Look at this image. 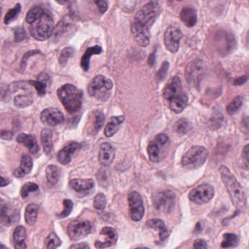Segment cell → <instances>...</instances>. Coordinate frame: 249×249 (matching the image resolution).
Masks as SVG:
<instances>
[{"instance_id":"1","label":"cell","mask_w":249,"mask_h":249,"mask_svg":"<svg viewBox=\"0 0 249 249\" xmlns=\"http://www.w3.org/2000/svg\"><path fill=\"white\" fill-rule=\"evenodd\" d=\"M219 173L233 205L239 211H246L247 198L241 185L227 166L221 165L219 167Z\"/></svg>"},{"instance_id":"37","label":"cell","mask_w":249,"mask_h":249,"mask_svg":"<svg viewBox=\"0 0 249 249\" xmlns=\"http://www.w3.org/2000/svg\"><path fill=\"white\" fill-rule=\"evenodd\" d=\"M34 102L33 95L30 94H19L14 98V103L18 108H25L31 106Z\"/></svg>"},{"instance_id":"17","label":"cell","mask_w":249,"mask_h":249,"mask_svg":"<svg viewBox=\"0 0 249 249\" xmlns=\"http://www.w3.org/2000/svg\"><path fill=\"white\" fill-rule=\"evenodd\" d=\"M65 120L63 113L55 107L45 109L40 113V121L43 124L51 127L61 124Z\"/></svg>"},{"instance_id":"9","label":"cell","mask_w":249,"mask_h":249,"mask_svg":"<svg viewBox=\"0 0 249 249\" xmlns=\"http://www.w3.org/2000/svg\"><path fill=\"white\" fill-rule=\"evenodd\" d=\"M214 42L217 50L223 56L231 53L237 46L234 35L225 30H220L215 33Z\"/></svg>"},{"instance_id":"52","label":"cell","mask_w":249,"mask_h":249,"mask_svg":"<svg viewBox=\"0 0 249 249\" xmlns=\"http://www.w3.org/2000/svg\"><path fill=\"white\" fill-rule=\"evenodd\" d=\"M95 4L98 6L99 11H100L102 14H105L107 11V8H108L107 2H106V1H103V0L95 1Z\"/></svg>"},{"instance_id":"57","label":"cell","mask_w":249,"mask_h":249,"mask_svg":"<svg viewBox=\"0 0 249 249\" xmlns=\"http://www.w3.org/2000/svg\"><path fill=\"white\" fill-rule=\"evenodd\" d=\"M10 180H8L0 176V187H5V186H8Z\"/></svg>"},{"instance_id":"32","label":"cell","mask_w":249,"mask_h":249,"mask_svg":"<svg viewBox=\"0 0 249 249\" xmlns=\"http://www.w3.org/2000/svg\"><path fill=\"white\" fill-rule=\"evenodd\" d=\"M41 138L42 145H43V151L46 155H50L52 154V150H53V133L52 130L47 128H45L41 131Z\"/></svg>"},{"instance_id":"44","label":"cell","mask_w":249,"mask_h":249,"mask_svg":"<svg viewBox=\"0 0 249 249\" xmlns=\"http://www.w3.org/2000/svg\"><path fill=\"white\" fill-rule=\"evenodd\" d=\"M94 208L97 211H103L107 205V199L104 194L99 193L94 199Z\"/></svg>"},{"instance_id":"51","label":"cell","mask_w":249,"mask_h":249,"mask_svg":"<svg viewBox=\"0 0 249 249\" xmlns=\"http://www.w3.org/2000/svg\"><path fill=\"white\" fill-rule=\"evenodd\" d=\"M26 38V32L21 27L15 30V40L17 42H21Z\"/></svg>"},{"instance_id":"56","label":"cell","mask_w":249,"mask_h":249,"mask_svg":"<svg viewBox=\"0 0 249 249\" xmlns=\"http://www.w3.org/2000/svg\"><path fill=\"white\" fill-rule=\"evenodd\" d=\"M155 59H156V52H153L151 54L149 55L148 56V63L149 65V66L152 67L154 66V63H155Z\"/></svg>"},{"instance_id":"27","label":"cell","mask_w":249,"mask_h":249,"mask_svg":"<svg viewBox=\"0 0 249 249\" xmlns=\"http://www.w3.org/2000/svg\"><path fill=\"white\" fill-rule=\"evenodd\" d=\"M189 102V97L187 94L183 91L180 95L173 97L169 100V106L170 110L176 113H180L186 108Z\"/></svg>"},{"instance_id":"3","label":"cell","mask_w":249,"mask_h":249,"mask_svg":"<svg viewBox=\"0 0 249 249\" xmlns=\"http://www.w3.org/2000/svg\"><path fill=\"white\" fill-rule=\"evenodd\" d=\"M53 17L50 13L43 12L30 24V32L31 36L39 41H44L52 36L53 32Z\"/></svg>"},{"instance_id":"46","label":"cell","mask_w":249,"mask_h":249,"mask_svg":"<svg viewBox=\"0 0 249 249\" xmlns=\"http://www.w3.org/2000/svg\"><path fill=\"white\" fill-rule=\"evenodd\" d=\"M11 91L10 87L0 82V101H7L9 99Z\"/></svg>"},{"instance_id":"43","label":"cell","mask_w":249,"mask_h":249,"mask_svg":"<svg viewBox=\"0 0 249 249\" xmlns=\"http://www.w3.org/2000/svg\"><path fill=\"white\" fill-rule=\"evenodd\" d=\"M74 53H75V50L72 48L68 47L64 49L61 52L59 59V62L61 66L66 65L68 60L74 56Z\"/></svg>"},{"instance_id":"7","label":"cell","mask_w":249,"mask_h":249,"mask_svg":"<svg viewBox=\"0 0 249 249\" xmlns=\"http://www.w3.org/2000/svg\"><path fill=\"white\" fill-rule=\"evenodd\" d=\"M205 73V66L203 61L195 59L189 62L185 70V77L190 87L199 89L201 82Z\"/></svg>"},{"instance_id":"58","label":"cell","mask_w":249,"mask_h":249,"mask_svg":"<svg viewBox=\"0 0 249 249\" xmlns=\"http://www.w3.org/2000/svg\"><path fill=\"white\" fill-rule=\"evenodd\" d=\"M0 249H9L8 247L5 246L3 244H0Z\"/></svg>"},{"instance_id":"20","label":"cell","mask_w":249,"mask_h":249,"mask_svg":"<svg viewBox=\"0 0 249 249\" xmlns=\"http://www.w3.org/2000/svg\"><path fill=\"white\" fill-rule=\"evenodd\" d=\"M183 92L181 81L178 76L172 78L170 83L164 87L162 91V95L165 100H170L176 96L180 95Z\"/></svg>"},{"instance_id":"47","label":"cell","mask_w":249,"mask_h":249,"mask_svg":"<svg viewBox=\"0 0 249 249\" xmlns=\"http://www.w3.org/2000/svg\"><path fill=\"white\" fill-rule=\"evenodd\" d=\"M169 69V63L167 62H163L162 65H161V68L159 70L158 72H157V75H156V78H157V80L158 81H163L164 78L167 76V72H168Z\"/></svg>"},{"instance_id":"5","label":"cell","mask_w":249,"mask_h":249,"mask_svg":"<svg viewBox=\"0 0 249 249\" xmlns=\"http://www.w3.org/2000/svg\"><path fill=\"white\" fill-rule=\"evenodd\" d=\"M208 157V151L205 147L195 145L182 157V166L188 170H196L205 164Z\"/></svg>"},{"instance_id":"13","label":"cell","mask_w":249,"mask_h":249,"mask_svg":"<svg viewBox=\"0 0 249 249\" xmlns=\"http://www.w3.org/2000/svg\"><path fill=\"white\" fill-rule=\"evenodd\" d=\"M215 195L214 188L211 185L202 184L191 191L189 198L191 202L197 205H205L213 198Z\"/></svg>"},{"instance_id":"34","label":"cell","mask_w":249,"mask_h":249,"mask_svg":"<svg viewBox=\"0 0 249 249\" xmlns=\"http://www.w3.org/2000/svg\"><path fill=\"white\" fill-rule=\"evenodd\" d=\"M39 206L36 204L32 203L27 205L25 210V217L26 223L28 225L33 226L36 224L37 219V215H38Z\"/></svg>"},{"instance_id":"38","label":"cell","mask_w":249,"mask_h":249,"mask_svg":"<svg viewBox=\"0 0 249 249\" xmlns=\"http://www.w3.org/2000/svg\"><path fill=\"white\" fill-rule=\"evenodd\" d=\"M239 237L237 234L233 233H226L224 234V240L221 243V247L224 249L235 248L239 244Z\"/></svg>"},{"instance_id":"49","label":"cell","mask_w":249,"mask_h":249,"mask_svg":"<svg viewBox=\"0 0 249 249\" xmlns=\"http://www.w3.org/2000/svg\"><path fill=\"white\" fill-rule=\"evenodd\" d=\"M249 145H246L243 148V152H242V160H243V167L246 170H249Z\"/></svg>"},{"instance_id":"2","label":"cell","mask_w":249,"mask_h":249,"mask_svg":"<svg viewBox=\"0 0 249 249\" xmlns=\"http://www.w3.org/2000/svg\"><path fill=\"white\" fill-rule=\"evenodd\" d=\"M57 96L69 113L79 111L82 106L83 92L72 84H65L57 90Z\"/></svg>"},{"instance_id":"25","label":"cell","mask_w":249,"mask_h":249,"mask_svg":"<svg viewBox=\"0 0 249 249\" xmlns=\"http://www.w3.org/2000/svg\"><path fill=\"white\" fill-rule=\"evenodd\" d=\"M17 141L18 143L22 144L26 148H28L29 151L31 154H37L40 150L38 143L33 135L21 133L17 136Z\"/></svg>"},{"instance_id":"6","label":"cell","mask_w":249,"mask_h":249,"mask_svg":"<svg viewBox=\"0 0 249 249\" xmlns=\"http://www.w3.org/2000/svg\"><path fill=\"white\" fill-rule=\"evenodd\" d=\"M161 13V8L157 2H148L144 5L135 17V22L149 30Z\"/></svg>"},{"instance_id":"21","label":"cell","mask_w":249,"mask_h":249,"mask_svg":"<svg viewBox=\"0 0 249 249\" xmlns=\"http://www.w3.org/2000/svg\"><path fill=\"white\" fill-rule=\"evenodd\" d=\"M81 144L78 142H70L58 153V161L63 165L69 164L72 160V156L81 148Z\"/></svg>"},{"instance_id":"4","label":"cell","mask_w":249,"mask_h":249,"mask_svg":"<svg viewBox=\"0 0 249 249\" xmlns=\"http://www.w3.org/2000/svg\"><path fill=\"white\" fill-rule=\"evenodd\" d=\"M113 84L111 80L103 75H97L93 78L88 86V93L90 97L100 101L106 102L111 96Z\"/></svg>"},{"instance_id":"11","label":"cell","mask_w":249,"mask_h":249,"mask_svg":"<svg viewBox=\"0 0 249 249\" xmlns=\"http://www.w3.org/2000/svg\"><path fill=\"white\" fill-rule=\"evenodd\" d=\"M169 137L165 134H160L156 137L154 141L148 144V151L149 160L153 162H158L162 157L163 153L168 145Z\"/></svg>"},{"instance_id":"60","label":"cell","mask_w":249,"mask_h":249,"mask_svg":"<svg viewBox=\"0 0 249 249\" xmlns=\"http://www.w3.org/2000/svg\"><path fill=\"white\" fill-rule=\"evenodd\" d=\"M0 16H1V8H0Z\"/></svg>"},{"instance_id":"18","label":"cell","mask_w":249,"mask_h":249,"mask_svg":"<svg viewBox=\"0 0 249 249\" xmlns=\"http://www.w3.org/2000/svg\"><path fill=\"white\" fill-rule=\"evenodd\" d=\"M105 114L101 110H94L90 113L87 124V131L89 135L99 133L105 123Z\"/></svg>"},{"instance_id":"31","label":"cell","mask_w":249,"mask_h":249,"mask_svg":"<svg viewBox=\"0 0 249 249\" xmlns=\"http://www.w3.org/2000/svg\"><path fill=\"white\" fill-rule=\"evenodd\" d=\"M103 49L100 46H94L92 47L89 48L86 51L84 56L81 58V68L84 70L85 72H87L89 69L90 59L93 55L101 54L103 53Z\"/></svg>"},{"instance_id":"48","label":"cell","mask_w":249,"mask_h":249,"mask_svg":"<svg viewBox=\"0 0 249 249\" xmlns=\"http://www.w3.org/2000/svg\"><path fill=\"white\" fill-rule=\"evenodd\" d=\"M41 52L40 51L33 50L30 51V52H27L23 56L22 60L21 62V71H24L26 69V67L27 65V61L32 56H36L37 54H40Z\"/></svg>"},{"instance_id":"59","label":"cell","mask_w":249,"mask_h":249,"mask_svg":"<svg viewBox=\"0 0 249 249\" xmlns=\"http://www.w3.org/2000/svg\"><path fill=\"white\" fill-rule=\"evenodd\" d=\"M148 249V248H145V247H140V248H137V249Z\"/></svg>"},{"instance_id":"10","label":"cell","mask_w":249,"mask_h":249,"mask_svg":"<svg viewBox=\"0 0 249 249\" xmlns=\"http://www.w3.org/2000/svg\"><path fill=\"white\" fill-rule=\"evenodd\" d=\"M176 195L172 191L165 190L157 192L153 196V203L156 209L164 213L172 212L176 205Z\"/></svg>"},{"instance_id":"28","label":"cell","mask_w":249,"mask_h":249,"mask_svg":"<svg viewBox=\"0 0 249 249\" xmlns=\"http://www.w3.org/2000/svg\"><path fill=\"white\" fill-rule=\"evenodd\" d=\"M33 167V159L28 155L23 156L20 167L14 171V176L21 178L31 173Z\"/></svg>"},{"instance_id":"50","label":"cell","mask_w":249,"mask_h":249,"mask_svg":"<svg viewBox=\"0 0 249 249\" xmlns=\"http://www.w3.org/2000/svg\"><path fill=\"white\" fill-rule=\"evenodd\" d=\"M223 118L222 115L221 113H215L213 116L212 119H211V124L213 128L218 127L222 123Z\"/></svg>"},{"instance_id":"54","label":"cell","mask_w":249,"mask_h":249,"mask_svg":"<svg viewBox=\"0 0 249 249\" xmlns=\"http://www.w3.org/2000/svg\"><path fill=\"white\" fill-rule=\"evenodd\" d=\"M248 81L247 75H243V76L240 77V78H236L233 81V85L234 86H241L243 84H246Z\"/></svg>"},{"instance_id":"8","label":"cell","mask_w":249,"mask_h":249,"mask_svg":"<svg viewBox=\"0 0 249 249\" xmlns=\"http://www.w3.org/2000/svg\"><path fill=\"white\" fill-rule=\"evenodd\" d=\"M19 218L20 211L18 207L0 197V224L10 227L17 224Z\"/></svg>"},{"instance_id":"26","label":"cell","mask_w":249,"mask_h":249,"mask_svg":"<svg viewBox=\"0 0 249 249\" xmlns=\"http://www.w3.org/2000/svg\"><path fill=\"white\" fill-rule=\"evenodd\" d=\"M180 21L189 28L195 27L197 23L196 10L192 7H185L180 12Z\"/></svg>"},{"instance_id":"24","label":"cell","mask_w":249,"mask_h":249,"mask_svg":"<svg viewBox=\"0 0 249 249\" xmlns=\"http://www.w3.org/2000/svg\"><path fill=\"white\" fill-rule=\"evenodd\" d=\"M145 226L148 228L157 230L159 231L160 239L161 241L165 240L170 235V231L166 227L164 221L160 219V218H153V219L148 220L145 223Z\"/></svg>"},{"instance_id":"22","label":"cell","mask_w":249,"mask_h":249,"mask_svg":"<svg viewBox=\"0 0 249 249\" xmlns=\"http://www.w3.org/2000/svg\"><path fill=\"white\" fill-rule=\"evenodd\" d=\"M70 186L79 195H87L94 187V181L92 179H72L70 181Z\"/></svg>"},{"instance_id":"45","label":"cell","mask_w":249,"mask_h":249,"mask_svg":"<svg viewBox=\"0 0 249 249\" xmlns=\"http://www.w3.org/2000/svg\"><path fill=\"white\" fill-rule=\"evenodd\" d=\"M64 209L63 211L61 212V213L58 215L60 219L62 218H66L71 213L72 211V208H73V202L71 199H65L63 202Z\"/></svg>"},{"instance_id":"12","label":"cell","mask_w":249,"mask_h":249,"mask_svg":"<svg viewBox=\"0 0 249 249\" xmlns=\"http://www.w3.org/2000/svg\"><path fill=\"white\" fill-rule=\"evenodd\" d=\"M92 225L86 220H75L71 221L68 227V233L70 238L74 241L81 240L91 234Z\"/></svg>"},{"instance_id":"15","label":"cell","mask_w":249,"mask_h":249,"mask_svg":"<svg viewBox=\"0 0 249 249\" xmlns=\"http://www.w3.org/2000/svg\"><path fill=\"white\" fill-rule=\"evenodd\" d=\"M119 234L116 229L110 227H103L100 233V237L96 240L94 246L98 249H106L116 244Z\"/></svg>"},{"instance_id":"55","label":"cell","mask_w":249,"mask_h":249,"mask_svg":"<svg viewBox=\"0 0 249 249\" xmlns=\"http://www.w3.org/2000/svg\"><path fill=\"white\" fill-rule=\"evenodd\" d=\"M70 249H90V247L87 243H81L73 245V246H71Z\"/></svg>"},{"instance_id":"40","label":"cell","mask_w":249,"mask_h":249,"mask_svg":"<svg viewBox=\"0 0 249 249\" xmlns=\"http://www.w3.org/2000/svg\"><path fill=\"white\" fill-rule=\"evenodd\" d=\"M21 6L20 4H17L12 9L9 10L4 18V22L5 24H10L14 20L17 19V17L21 14Z\"/></svg>"},{"instance_id":"23","label":"cell","mask_w":249,"mask_h":249,"mask_svg":"<svg viewBox=\"0 0 249 249\" xmlns=\"http://www.w3.org/2000/svg\"><path fill=\"white\" fill-rule=\"evenodd\" d=\"M116 152L113 147L109 142L102 144L99 151V161L104 167H108L115 158Z\"/></svg>"},{"instance_id":"53","label":"cell","mask_w":249,"mask_h":249,"mask_svg":"<svg viewBox=\"0 0 249 249\" xmlns=\"http://www.w3.org/2000/svg\"><path fill=\"white\" fill-rule=\"evenodd\" d=\"M194 249H208L206 242L202 239H197L194 243Z\"/></svg>"},{"instance_id":"41","label":"cell","mask_w":249,"mask_h":249,"mask_svg":"<svg viewBox=\"0 0 249 249\" xmlns=\"http://www.w3.org/2000/svg\"><path fill=\"white\" fill-rule=\"evenodd\" d=\"M46 249H56L62 245V240L56 235V233L52 232L46 238Z\"/></svg>"},{"instance_id":"42","label":"cell","mask_w":249,"mask_h":249,"mask_svg":"<svg viewBox=\"0 0 249 249\" xmlns=\"http://www.w3.org/2000/svg\"><path fill=\"white\" fill-rule=\"evenodd\" d=\"M39 186L37 183H34V182H27L23 185L21 189V197L23 199L27 197L31 192H36V191L38 190Z\"/></svg>"},{"instance_id":"33","label":"cell","mask_w":249,"mask_h":249,"mask_svg":"<svg viewBox=\"0 0 249 249\" xmlns=\"http://www.w3.org/2000/svg\"><path fill=\"white\" fill-rule=\"evenodd\" d=\"M49 78V75L42 73L38 76V81H28V84L35 87L36 91H37V94L40 97H43L46 94L47 81Z\"/></svg>"},{"instance_id":"36","label":"cell","mask_w":249,"mask_h":249,"mask_svg":"<svg viewBox=\"0 0 249 249\" xmlns=\"http://www.w3.org/2000/svg\"><path fill=\"white\" fill-rule=\"evenodd\" d=\"M59 176H60L59 169L56 165L50 164L46 167V179H47L49 184L52 185V186L56 185L59 181Z\"/></svg>"},{"instance_id":"16","label":"cell","mask_w":249,"mask_h":249,"mask_svg":"<svg viewBox=\"0 0 249 249\" xmlns=\"http://www.w3.org/2000/svg\"><path fill=\"white\" fill-rule=\"evenodd\" d=\"M183 38V33L180 29L176 27H169L164 36L166 49L173 53H176L180 47V40Z\"/></svg>"},{"instance_id":"35","label":"cell","mask_w":249,"mask_h":249,"mask_svg":"<svg viewBox=\"0 0 249 249\" xmlns=\"http://www.w3.org/2000/svg\"><path fill=\"white\" fill-rule=\"evenodd\" d=\"M173 129L178 135H186L192 130V125L188 119L182 118L175 123L173 125Z\"/></svg>"},{"instance_id":"19","label":"cell","mask_w":249,"mask_h":249,"mask_svg":"<svg viewBox=\"0 0 249 249\" xmlns=\"http://www.w3.org/2000/svg\"><path fill=\"white\" fill-rule=\"evenodd\" d=\"M131 32L133 35L134 38L140 46L147 47L149 45L151 34L148 29L134 22L131 26Z\"/></svg>"},{"instance_id":"14","label":"cell","mask_w":249,"mask_h":249,"mask_svg":"<svg viewBox=\"0 0 249 249\" xmlns=\"http://www.w3.org/2000/svg\"><path fill=\"white\" fill-rule=\"evenodd\" d=\"M128 202L131 219L134 221H141L145 214L143 200L141 194L138 192H130L128 195Z\"/></svg>"},{"instance_id":"29","label":"cell","mask_w":249,"mask_h":249,"mask_svg":"<svg viewBox=\"0 0 249 249\" xmlns=\"http://www.w3.org/2000/svg\"><path fill=\"white\" fill-rule=\"evenodd\" d=\"M125 118L124 116H113L110 118L108 123L105 128V135L107 138H111L119 131L121 125L124 122Z\"/></svg>"},{"instance_id":"30","label":"cell","mask_w":249,"mask_h":249,"mask_svg":"<svg viewBox=\"0 0 249 249\" xmlns=\"http://www.w3.org/2000/svg\"><path fill=\"white\" fill-rule=\"evenodd\" d=\"M27 234V231L24 227L23 226L17 227L14 230V234H13L15 249H27V244L25 243Z\"/></svg>"},{"instance_id":"39","label":"cell","mask_w":249,"mask_h":249,"mask_svg":"<svg viewBox=\"0 0 249 249\" xmlns=\"http://www.w3.org/2000/svg\"><path fill=\"white\" fill-rule=\"evenodd\" d=\"M243 99L241 96H237L233 99L232 101L229 103L227 107V112L229 115L235 114L243 105Z\"/></svg>"}]
</instances>
